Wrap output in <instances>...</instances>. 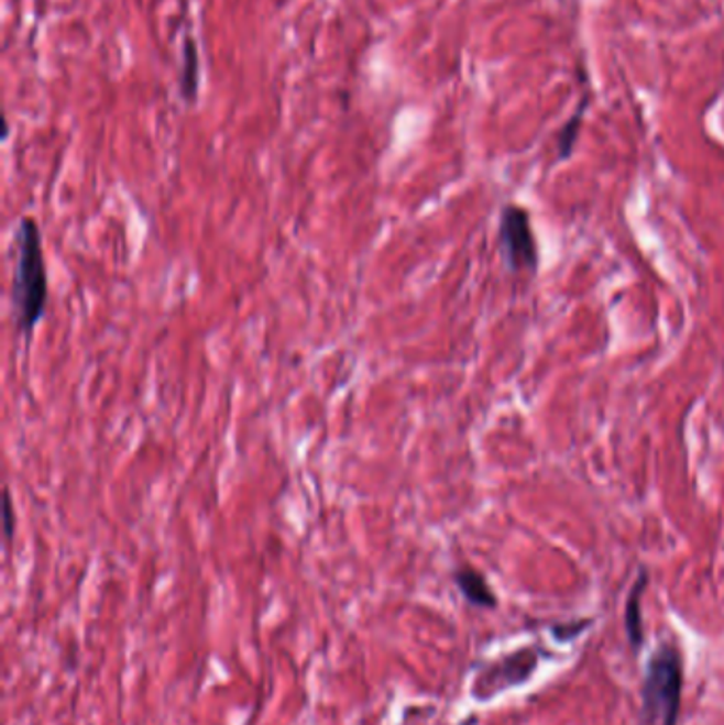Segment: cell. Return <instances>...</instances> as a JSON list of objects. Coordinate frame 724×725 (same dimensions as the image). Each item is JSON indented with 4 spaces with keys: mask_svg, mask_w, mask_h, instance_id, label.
I'll return each mask as SVG.
<instances>
[{
    "mask_svg": "<svg viewBox=\"0 0 724 725\" xmlns=\"http://www.w3.org/2000/svg\"><path fill=\"white\" fill-rule=\"evenodd\" d=\"M684 685V662L676 645L663 642L648 660L641 685L644 725H678Z\"/></svg>",
    "mask_w": 724,
    "mask_h": 725,
    "instance_id": "obj_2",
    "label": "cell"
},
{
    "mask_svg": "<svg viewBox=\"0 0 724 725\" xmlns=\"http://www.w3.org/2000/svg\"><path fill=\"white\" fill-rule=\"evenodd\" d=\"M454 585L461 592V596L479 609H495L497 607V596L493 587L481 571L472 567H461L453 573Z\"/></svg>",
    "mask_w": 724,
    "mask_h": 725,
    "instance_id": "obj_5",
    "label": "cell"
},
{
    "mask_svg": "<svg viewBox=\"0 0 724 725\" xmlns=\"http://www.w3.org/2000/svg\"><path fill=\"white\" fill-rule=\"evenodd\" d=\"M538 668V653L531 647H523L491 664L481 668L470 685V696L479 702L504 694L516 685H523Z\"/></svg>",
    "mask_w": 724,
    "mask_h": 725,
    "instance_id": "obj_4",
    "label": "cell"
},
{
    "mask_svg": "<svg viewBox=\"0 0 724 725\" xmlns=\"http://www.w3.org/2000/svg\"><path fill=\"white\" fill-rule=\"evenodd\" d=\"M500 251L511 272H536L540 265L538 242L531 230L529 212L508 204L500 217Z\"/></svg>",
    "mask_w": 724,
    "mask_h": 725,
    "instance_id": "obj_3",
    "label": "cell"
},
{
    "mask_svg": "<svg viewBox=\"0 0 724 725\" xmlns=\"http://www.w3.org/2000/svg\"><path fill=\"white\" fill-rule=\"evenodd\" d=\"M2 530H4V539L11 541L13 532H15V516H13V503H11L9 491H4V498H2Z\"/></svg>",
    "mask_w": 724,
    "mask_h": 725,
    "instance_id": "obj_9",
    "label": "cell"
},
{
    "mask_svg": "<svg viewBox=\"0 0 724 725\" xmlns=\"http://www.w3.org/2000/svg\"><path fill=\"white\" fill-rule=\"evenodd\" d=\"M646 585H648V573L641 571L635 580L634 587L627 596V603H625V633H627V638H629V645L634 649L635 653L641 649L644 645V617H641V598H644V592H646Z\"/></svg>",
    "mask_w": 724,
    "mask_h": 725,
    "instance_id": "obj_6",
    "label": "cell"
},
{
    "mask_svg": "<svg viewBox=\"0 0 724 725\" xmlns=\"http://www.w3.org/2000/svg\"><path fill=\"white\" fill-rule=\"evenodd\" d=\"M18 260L13 274V308L22 336L31 338L34 327L45 317L50 285L43 255V238L34 219H22L18 230Z\"/></svg>",
    "mask_w": 724,
    "mask_h": 725,
    "instance_id": "obj_1",
    "label": "cell"
},
{
    "mask_svg": "<svg viewBox=\"0 0 724 725\" xmlns=\"http://www.w3.org/2000/svg\"><path fill=\"white\" fill-rule=\"evenodd\" d=\"M591 622H586V619H580V622H573V624H561V626H555L552 628V635H555V638L557 640H572V638L578 637L586 626H589Z\"/></svg>",
    "mask_w": 724,
    "mask_h": 725,
    "instance_id": "obj_10",
    "label": "cell"
},
{
    "mask_svg": "<svg viewBox=\"0 0 724 725\" xmlns=\"http://www.w3.org/2000/svg\"><path fill=\"white\" fill-rule=\"evenodd\" d=\"M591 98L589 94L582 96L578 109L573 111V116L566 121V125L557 132V160L563 162V160H570L573 153V146L578 143V136H580V130H582V119H584V111L589 107Z\"/></svg>",
    "mask_w": 724,
    "mask_h": 725,
    "instance_id": "obj_7",
    "label": "cell"
},
{
    "mask_svg": "<svg viewBox=\"0 0 724 725\" xmlns=\"http://www.w3.org/2000/svg\"><path fill=\"white\" fill-rule=\"evenodd\" d=\"M185 54L189 56V62L185 59V75L189 73V79L183 84V94L194 100L196 98V89H198V52H196V43L187 41L185 43Z\"/></svg>",
    "mask_w": 724,
    "mask_h": 725,
    "instance_id": "obj_8",
    "label": "cell"
}]
</instances>
